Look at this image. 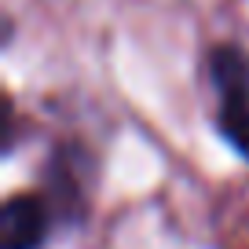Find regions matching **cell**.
<instances>
[{"mask_svg":"<svg viewBox=\"0 0 249 249\" xmlns=\"http://www.w3.org/2000/svg\"><path fill=\"white\" fill-rule=\"evenodd\" d=\"M205 73H209V81L216 85L220 95L249 88V55L238 44H216L205 59Z\"/></svg>","mask_w":249,"mask_h":249,"instance_id":"obj_3","label":"cell"},{"mask_svg":"<svg viewBox=\"0 0 249 249\" xmlns=\"http://www.w3.org/2000/svg\"><path fill=\"white\" fill-rule=\"evenodd\" d=\"M216 128L234 150L249 161V88H238L231 95H220Z\"/></svg>","mask_w":249,"mask_h":249,"instance_id":"obj_4","label":"cell"},{"mask_svg":"<svg viewBox=\"0 0 249 249\" xmlns=\"http://www.w3.org/2000/svg\"><path fill=\"white\" fill-rule=\"evenodd\" d=\"M44 179H48L44 198H48V205H52V213L59 220H77L81 209H85V195H81V179H77V172L70 169V154H66V150H55L52 154Z\"/></svg>","mask_w":249,"mask_h":249,"instance_id":"obj_2","label":"cell"},{"mask_svg":"<svg viewBox=\"0 0 249 249\" xmlns=\"http://www.w3.org/2000/svg\"><path fill=\"white\" fill-rule=\"evenodd\" d=\"M52 205L37 191H18L0 209V249H40L52 234Z\"/></svg>","mask_w":249,"mask_h":249,"instance_id":"obj_1","label":"cell"}]
</instances>
